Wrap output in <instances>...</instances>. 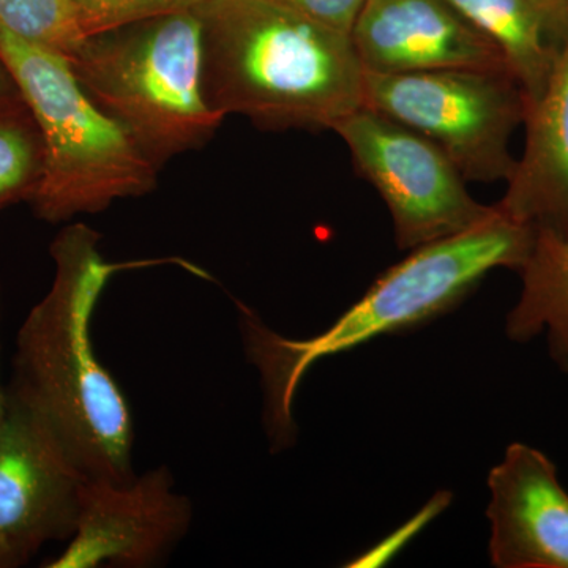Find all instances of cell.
Returning <instances> with one entry per match:
<instances>
[{
  "label": "cell",
  "instance_id": "1",
  "mask_svg": "<svg viewBox=\"0 0 568 568\" xmlns=\"http://www.w3.org/2000/svg\"><path fill=\"white\" fill-rule=\"evenodd\" d=\"M102 234L84 223L51 242L54 280L17 336L9 388L39 414L89 480L129 484L133 418L125 395L93 353V310L118 272L181 260L106 263Z\"/></svg>",
  "mask_w": 568,
  "mask_h": 568
},
{
  "label": "cell",
  "instance_id": "2",
  "mask_svg": "<svg viewBox=\"0 0 568 568\" xmlns=\"http://www.w3.org/2000/svg\"><path fill=\"white\" fill-rule=\"evenodd\" d=\"M209 108L264 130H334L364 108L365 70L349 33L274 0H204Z\"/></svg>",
  "mask_w": 568,
  "mask_h": 568
},
{
  "label": "cell",
  "instance_id": "3",
  "mask_svg": "<svg viewBox=\"0 0 568 568\" xmlns=\"http://www.w3.org/2000/svg\"><path fill=\"white\" fill-rule=\"evenodd\" d=\"M534 237L532 227L500 211L496 219L466 233L417 246L315 338H283L260 321L250 320L248 349L263 373L268 422L276 435H291L294 392L315 362L443 315L495 268L519 271L528 260Z\"/></svg>",
  "mask_w": 568,
  "mask_h": 568
},
{
  "label": "cell",
  "instance_id": "4",
  "mask_svg": "<svg viewBox=\"0 0 568 568\" xmlns=\"http://www.w3.org/2000/svg\"><path fill=\"white\" fill-rule=\"evenodd\" d=\"M69 63L159 170L203 148L224 121L204 99L203 29L193 10L88 36Z\"/></svg>",
  "mask_w": 568,
  "mask_h": 568
},
{
  "label": "cell",
  "instance_id": "5",
  "mask_svg": "<svg viewBox=\"0 0 568 568\" xmlns=\"http://www.w3.org/2000/svg\"><path fill=\"white\" fill-rule=\"evenodd\" d=\"M0 59L43 140V179L29 203L40 220L69 222L155 189L159 168L92 102L65 58L0 28Z\"/></svg>",
  "mask_w": 568,
  "mask_h": 568
},
{
  "label": "cell",
  "instance_id": "6",
  "mask_svg": "<svg viewBox=\"0 0 568 568\" xmlns=\"http://www.w3.org/2000/svg\"><path fill=\"white\" fill-rule=\"evenodd\" d=\"M364 106L424 134L466 182L508 181L510 138L528 100L508 70L365 71Z\"/></svg>",
  "mask_w": 568,
  "mask_h": 568
},
{
  "label": "cell",
  "instance_id": "7",
  "mask_svg": "<svg viewBox=\"0 0 568 568\" xmlns=\"http://www.w3.org/2000/svg\"><path fill=\"white\" fill-rule=\"evenodd\" d=\"M335 132L355 171L375 186L394 222L398 248H417L466 233L496 219L500 209L478 203L450 159L424 134L361 108Z\"/></svg>",
  "mask_w": 568,
  "mask_h": 568
},
{
  "label": "cell",
  "instance_id": "8",
  "mask_svg": "<svg viewBox=\"0 0 568 568\" xmlns=\"http://www.w3.org/2000/svg\"><path fill=\"white\" fill-rule=\"evenodd\" d=\"M89 478L39 414L6 387L0 418V568L28 566L44 545L69 541Z\"/></svg>",
  "mask_w": 568,
  "mask_h": 568
},
{
  "label": "cell",
  "instance_id": "9",
  "mask_svg": "<svg viewBox=\"0 0 568 568\" xmlns=\"http://www.w3.org/2000/svg\"><path fill=\"white\" fill-rule=\"evenodd\" d=\"M192 500L175 491L166 466L129 484L89 480L77 532L47 568L159 566L189 534Z\"/></svg>",
  "mask_w": 568,
  "mask_h": 568
},
{
  "label": "cell",
  "instance_id": "10",
  "mask_svg": "<svg viewBox=\"0 0 568 568\" xmlns=\"http://www.w3.org/2000/svg\"><path fill=\"white\" fill-rule=\"evenodd\" d=\"M351 40L369 73L508 70L499 48L448 0H365Z\"/></svg>",
  "mask_w": 568,
  "mask_h": 568
},
{
  "label": "cell",
  "instance_id": "11",
  "mask_svg": "<svg viewBox=\"0 0 568 568\" xmlns=\"http://www.w3.org/2000/svg\"><path fill=\"white\" fill-rule=\"evenodd\" d=\"M489 556L499 568H568V493L537 448L515 443L488 477Z\"/></svg>",
  "mask_w": 568,
  "mask_h": 568
},
{
  "label": "cell",
  "instance_id": "12",
  "mask_svg": "<svg viewBox=\"0 0 568 568\" xmlns=\"http://www.w3.org/2000/svg\"><path fill=\"white\" fill-rule=\"evenodd\" d=\"M526 144L497 207L534 231L568 235V37L526 111Z\"/></svg>",
  "mask_w": 568,
  "mask_h": 568
},
{
  "label": "cell",
  "instance_id": "13",
  "mask_svg": "<svg viewBox=\"0 0 568 568\" xmlns=\"http://www.w3.org/2000/svg\"><path fill=\"white\" fill-rule=\"evenodd\" d=\"M503 52L511 77L536 102L568 37V0H448Z\"/></svg>",
  "mask_w": 568,
  "mask_h": 568
},
{
  "label": "cell",
  "instance_id": "14",
  "mask_svg": "<svg viewBox=\"0 0 568 568\" xmlns=\"http://www.w3.org/2000/svg\"><path fill=\"white\" fill-rule=\"evenodd\" d=\"M518 304L507 316V336L526 343L547 332L549 354L568 373V235L536 231Z\"/></svg>",
  "mask_w": 568,
  "mask_h": 568
},
{
  "label": "cell",
  "instance_id": "15",
  "mask_svg": "<svg viewBox=\"0 0 568 568\" xmlns=\"http://www.w3.org/2000/svg\"><path fill=\"white\" fill-rule=\"evenodd\" d=\"M44 170L43 140L24 99L0 110V211L31 203Z\"/></svg>",
  "mask_w": 568,
  "mask_h": 568
},
{
  "label": "cell",
  "instance_id": "16",
  "mask_svg": "<svg viewBox=\"0 0 568 568\" xmlns=\"http://www.w3.org/2000/svg\"><path fill=\"white\" fill-rule=\"evenodd\" d=\"M0 28L67 61L85 39L74 0H0Z\"/></svg>",
  "mask_w": 568,
  "mask_h": 568
},
{
  "label": "cell",
  "instance_id": "17",
  "mask_svg": "<svg viewBox=\"0 0 568 568\" xmlns=\"http://www.w3.org/2000/svg\"><path fill=\"white\" fill-rule=\"evenodd\" d=\"M204 0H74L84 36L174 11L193 10Z\"/></svg>",
  "mask_w": 568,
  "mask_h": 568
},
{
  "label": "cell",
  "instance_id": "18",
  "mask_svg": "<svg viewBox=\"0 0 568 568\" xmlns=\"http://www.w3.org/2000/svg\"><path fill=\"white\" fill-rule=\"evenodd\" d=\"M274 2L351 36L365 0H274Z\"/></svg>",
  "mask_w": 568,
  "mask_h": 568
},
{
  "label": "cell",
  "instance_id": "19",
  "mask_svg": "<svg viewBox=\"0 0 568 568\" xmlns=\"http://www.w3.org/2000/svg\"><path fill=\"white\" fill-rule=\"evenodd\" d=\"M448 500H450V496H448L447 493H439V495L433 497L432 503H429L413 521L406 523L405 528L399 529L394 536L388 537L384 544L377 545L368 555L362 556L361 559L355 560L353 567H373L386 562V560L390 559L410 537L416 536L418 530L424 528L426 523L432 521L443 508H446Z\"/></svg>",
  "mask_w": 568,
  "mask_h": 568
},
{
  "label": "cell",
  "instance_id": "20",
  "mask_svg": "<svg viewBox=\"0 0 568 568\" xmlns=\"http://www.w3.org/2000/svg\"><path fill=\"white\" fill-rule=\"evenodd\" d=\"M20 100H22L20 88H18L14 78L11 77L6 63L0 59V110L20 102Z\"/></svg>",
  "mask_w": 568,
  "mask_h": 568
},
{
  "label": "cell",
  "instance_id": "21",
  "mask_svg": "<svg viewBox=\"0 0 568 568\" xmlns=\"http://www.w3.org/2000/svg\"><path fill=\"white\" fill-rule=\"evenodd\" d=\"M3 403H6V387L0 386V418L3 414Z\"/></svg>",
  "mask_w": 568,
  "mask_h": 568
}]
</instances>
